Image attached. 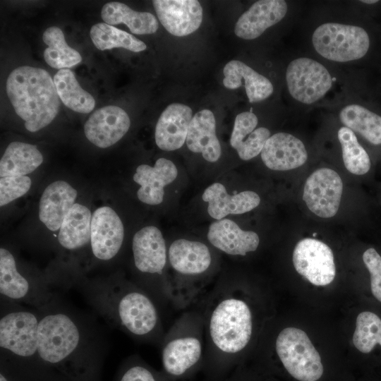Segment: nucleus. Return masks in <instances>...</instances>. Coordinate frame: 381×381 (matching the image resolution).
Returning <instances> with one entry per match:
<instances>
[{
    "label": "nucleus",
    "mask_w": 381,
    "mask_h": 381,
    "mask_svg": "<svg viewBox=\"0 0 381 381\" xmlns=\"http://www.w3.org/2000/svg\"><path fill=\"white\" fill-rule=\"evenodd\" d=\"M205 334L204 363L215 374L230 369L249 345L253 313L249 303L231 284H218L203 297Z\"/></svg>",
    "instance_id": "f257e3e1"
},
{
    "label": "nucleus",
    "mask_w": 381,
    "mask_h": 381,
    "mask_svg": "<svg viewBox=\"0 0 381 381\" xmlns=\"http://www.w3.org/2000/svg\"><path fill=\"white\" fill-rule=\"evenodd\" d=\"M88 298L111 324L141 340L162 341L164 334L152 296L126 284L97 285Z\"/></svg>",
    "instance_id": "f03ea898"
},
{
    "label": "nucleus",
    "mask_w": 381,
    "mask_h": 381,
    "mask_svg": "<svg viewBox=\"0 0 381 381\" xmlns=\"http://www.w3.org/2000/svg\"><path fill=\"white\" fill-rule=\"evenodd\" d=\"M6 92L30 132L46 127L59 113L60 98L54 80L44 69L30 66L15 68L7 78Z\"/></svg>",
    "instance_id": "7ed1b4c3"
},
{
    "label": "nucleus",
    "mask_w": 381,
    "mask_h": 381,
    "mask_svg": "<svg viewBox=\"0 0 381 381\" xmlns=\"http://www.w3.org/2000/svg\"><path fill=\"white\" fill-rule=\"evenodd\" d=\"M168 263L175 277L167 282L169 301L185 308L201 300L206 294L197 279L205 274L212 265V255L202 242L179 238L168 248Z\"/></svg>",
    "instance_id": "20e7f679"
},
{
    "label": "nucleus",
    "mask_w": 381,
    "mask_h": 381,
    "mask_svg": "<svg viewBox=\"0 0 381 381\" xmlns=\"http://www.w3.org/2000/svg\"><path fill=\"white\" fill-rule=\"evenodd\" d=\"M161 344L163 370L171 380L184 378L202 365L206 343L200 311L183 313L164 334Z\"/></svg>",
    "instance_id": "39448f33"
},
{
    "label": "nucleus",
    "mask_w": 381,
    "mask_h": 381,
    "mask_svg": "<svg viewBox=\"0 0 381 381\" xmlns=\"http://www.w3.org/2000/svg\"><path fill=\"white\" fill-rule=\"evenodd\" d=\"M310 40L313 49L322 59L344 64L363 59L370 46V36L363 27L336 21L318 25Z\"/></svg>",
    "instance_id": "423d86ee"
},
{
    "label": "nucleus",
    "mask_w": 381,
    "mask_h": 381,
    "mask_svg": "<svg viewBox=\"0 0 381 381\" xmlns=\"http://www.w3.org/2000/svg\"><path fill=\"white\" fill-rule=\"evenodd\" d=\"M275 351L284 372L295 381H322L325 368L319 352L301 329H283L275 341Z\"/></svg>",
    "instance_id": "0eeeda50"
},
{
    "label": "nucleus",
    "mask_w": 381,
    "mask_h": 381,
    "mask_svg": "<svg viewBox=\"0 0 381 381\" xmlns=\"http://www.w3.org/2000/svg\"><path fill=\"white\" fill-rule=\"evenodd\" d=\"M285 80L291 99L305 106L320 103L337 83L336 77L328 68L308 56L294 58L288 64Z\"/></svg>",
    "instance_id": "6e6552de"
},
{
    "label": "nucleus",
    "mask_w": 381,
    "mask_h": 381,
    "mask_svg": "<svg viewBox=\"0 0 381 381\" xmlns=\"http://www.w3.org/2000/svg\"><path fill=\"white\" fill-rule=\"evenodd\" d=\"M40 318L28 310L11 311L0 320L1 349L22 358L38 355Z\"/></svg>",
    "instance_id": "1a4fd4ad"
},
{
    "label": "nucleus",
    "mask_w": 381,
    "mask_h": 381,
    "mask_svg": "<svg viewBox=\"0 0 381 381\" xmlns=\"http://www.w3.org/2000/svg\"><path fill=\"white\" fill-rule=\"evenodd\" d=\"M293 264L296 272L315 286H325L334 279L336 267L331 248L318 239L306 238L294 250Z\"/></svg>",
    "instance_id": "9d476101"
},
{
    "label": "nucleus",
    "mask_w": 381,
    "mask_h": 381,
    "mask_svg": "<svg viewBox=\"0 0 381 381\" xmlns=\"http://www.w3.org/2000/svg\"><path fill=\"white\" fill-rule=\"evenodd\" d=\"M343 182L334 170L323 167L306 179L303 199L308 208L322 218L334 217L339 208Z\"/></svg>",
    "instance_id": "9b49d317"
},
{
    "label": "nucleus",
    "mask_w": 381,
    "mask_h": 381,
    "mask_svg": "<svg viewBox=\"0 0 381 381\" xmlns=\"http://www.w3.org/2000/svg\"><path fill=\"white\" fill-rule=\"evenodd\" d=\"M124 236L123 223L109 207L97 208L92 215L90 244L93 255L109 260L120 250Z\"/></svg>",
    "instance_id": "f8f14e48"
},
{
    "label": "nucleus",
    "mask_w": 381,
    "mask_h": 381,
    "mask_svg": "<svg viewBox=\"0 0 381 381\" xmlns=\"http://www.w3.org/2000/svg\"><path fill=\"white\" fill-rule=\"evenodd\" d=\"M131 125L128 114L121 107L108 105L97 109L84 126L87 139L100 148L117 143L128 132Z\"/></svg>",
    "instance_id": "ddd939ff"
},
{
    "label": "nucleus",
    "mask_w": 381,
    "mask_h": 381,
    "mask_svg": "<svg viewBox=\"0 0 381 381\" xmlns=\"http://www.w3.org/2000/svg\"><path fill=\"white\" fill-rule=\"evenodd\" d=\"M135 267L143 274L162 276L168 262V250L161 231L147 226L138 231L132 241Z\"/></svg>",
    "instance_id": "4468645a"
},
{
    "label": "nucleus",
    "mask_w": 381,
    "mask_h": 381,
    "mask_svg": "<svg viewBox=\"0 0 381 381\" xmlns=\"http://www.w3.org/2000/svg\"><path fill=\"white\" fill-rule=\"evenodd\" d=\"M152 4L162 25L174 36L188 35L202 23V8L198 1L155 0Z\"/></svg>",
    "instance_id": "2eb2a0df"
},
{
    "label": "nucleus",
    "mask_w": 381,
    "mask_h": 381,
    "mask_svg": "<svg viewBox=\"0 0 381 381\" xmlns=\"http://www.w3.org/2000/svg\"><path fill=\"white\" fill-rule=\"evenodd\" d=\"M288 9V4L284 0L258 1L239 17L234 32L243 40L256 39L267 29L282 21Z\"/></svg>",
    "instance_id": "dca6fc26"
},
{
    "label": "nucleus",
    "mask_w": 381,
    "mask_h": 381,
    "mask_svg": "<svg viewBox=\"0 0 381 381\" xmlns=\"http://www.w3.org/2000/svg\"><path fill=\"white\" fill-rule=\"evenodd\" d=\"M264 164L274 171H288L303 165L308 159L304 143L295 135L279 132L271 135L261 151Z\"/></svg>",
    "instance_id": "f3484780"
},
{
    "label": "nucleus",
    "mask_w": 381,
    "mask_h": 381,
    "mask_svg": "<svg viewBox=\"0 0 381 381\" xmlns=\"http://www.w3.org/2000/svg\"><path fill=\"white\" fill-rule=\"evenodd\" d=\"M178 170L169 159L159 158L153 167L141 164L136 168L133 181L140 186L138 198L143 202L157 205L164 199V188L177 177Z\"/></svg>",
    "instance_id": "a211bd4d"
},
{
    "label": "nucleus",
    "mask_w": 381,
    "mask_h": 381,
    "mask_svg": "<svg viewBox=\"0 0 381 381\" xmlns=\"http://www.w3.org/2000/svg\"><path fill=\"white\" fill-rule=\"evenodd\" d=\"M210 244L229 255L245 256L257 250L260 238L254 231H244L234 221L222 219L212 222L207 234Z\"/></svg>",
    "instance_id": "6ab92c4d"
},
{
    "label": "nucleus",
    "mask_w": 381,
    "mask_h": 381,
    "mask_svg": "<svg viewBox=\"0 0 381 381\" xmlns=\"http://www.w3.org/2000/svg\"><path fill=\"white\" fill-rule=\"evenodd\" d=\"M0 292L8 298L39 308L44 307L49 299L34 290L30 282L18 272L14 256L4 248L0 249Z\"/></svg>",
    "instance_id": "aec40b11"
},
{
    "label": "nucleus",
    "mask_w": 381,
    "mask_h": 381,
    "mask_svg": "<svg viewBox=\"0 0 381 381\" xmlns=\"http://www.w3.org/2000/svg\"><path fill=\"white\" fill-rule=\"evenodd\" d=\"M192 109L187 105L171 104L160 115L155 127V143L165 151L179 149L186 140Z\"/></svg>",
    "instance_id": "412c9836"
},
{
    "label": "nucleus",
    "mask_w": 381,
    "mask_h": 381,
    "mask_svg": "<svg viewBox=\"0 0 381 381\" xmlns=\"http://www.w3.org/2000/svg\"><path fill=\"white\" fill-rule=\"evenodd\" d=\"M202 198L208 203L209 215L219 220L229 214H239L248 212L260 203L258 193L252 190H244L234 195L228 194L226 188L220 183H214L203 192Z\"/></svg>",
    "instance_id": "4be33fe9"
},
{
    "label": "nucleus",
    "mask_w": 381,
    "mask_h": 381,
    "mask_svg": "<svg viewBox=\"0 0 381 381\" xmlns=\"http://www.w3.org/2000/svg\"><path fill=\"white\" fill-rule=\"evenodd\" d=\"M77 191L64 181H56L44 190L40 201L39 217L50 231L60 229L62 222L75 204Z\"/></svg>",
    "instance_id": "5701e85b"
},
{
    "label": "nucleus",
    "mask_w": 381,
    "mask_h": 381,
    "mask_svg": "<svg viewBox=\"0 0 381 381\" xmlns=\"http://www.w3.org/2000/svg\"><path fill=\"white\" fill-rule=\"evenodd\" d=\"M223 73L224 85L232 90L244 87L250 103L263 101L274 92V86L267 77L241 61L232 60L228 62Z\"/></svg>",
    "instance_id": "b1692460"
},
{
    "label": "nucleus",
    "mask_w": 381,
    "mask_h": 381,
    "mask_svg": "<svg viewBox=\"0 0 381 381\" xmlns=\"http://www.w3.org/2000/svg\"><path fill=\"white\" fill-rule=\"evenodd\" d=\"M186 142L191 152L201 153L206 161H218L222 150L216 135L215 118L210 110H201L192 117Z\"/></svg>",
    "instance_id": "393cba45"
},
{
    "label": "nucleus",
    "mask_w": 381,
    "mask_h": 381,
    "mask_svg": "<svg viewBox=\"0 0 381 381\" xmlns=\"http://www.w3.org/2000/svg\"><path fill=\"white\" fill-rule=\"evenodd\" d=\"M92 214L85 205L75 203L65 216L58 240L68 250H77L90 242Z\"/></svg>",
    "instance_id": "a878e982"
},
{
    "label": "nucleus",
    "mask_w": 381,
    "mask_h": 381,
    "mask_svg": "<svg viewBox=\"0 0 381 381\" xmlns=\"http://www.w3.org/2000/svg\"><path fill=\"white\" fill-rule=\"evenodd\" d=\"M101 16L105 23L110 25L125 24L132 33L136 35L152 34L159 28L158 21L153 14L135 11L120 2L105 4L102 8Z\"/></svg>",
    "instance_id": "bb28decb"
},
{
    "label": "nucleus",
    "mask_w": 381,
    "mask_h": 381,
    "mask_svg": "<svg viewBox=\"0 0 381 381\" xmlns=\"http://www.w3.org/2000/svg\"><path fill=\"white\" fill-rule=\"evenodd\" d=\"M339 119L344 126L374 145H381V116L356 103L342 107Z\"/></svg>",
    "instance_id": "cd10ccee"
},
{
    "label": "nucleus",
    "mask_w": 381,
    "mask_h": 381,
    "mask_svg": "<svg viewBox=\"0 0 381 381\" xmlns=\"http://www.w3.org/2000/svg\"><path fill=\"white\" fill-rule=\"evenodd\" d=\"M42 162V155L35 145L12 142L1 159L0 176H25L34 171Z\"/></svg>",
    "instance_id": "c85d7f7f"
},
{
    "label": "nucleus",
    "mask_w": 381,
    "mask_h": 381,
    "mask_svg": "<svg viewBox=\"0 0 381 381\" xmlns=\"http://www.w3.org/2000/svg\"><path fill=\"white\" fill-rule=\"evenodd\" d=\"M54 82L60 99L68 108L82 114H88L94 109V97L80 87L70 69L58 71Z\"/></svg>",
    "instance_id": "c756f323"
},
{
    "label": "nucleus",
    "mask_w": 381,
    "mask_h": 381,
    "mask_svg": "<svg viewBox=\"0 0 381 381\" xmlns=\"http://www.w3.org/2000/svg\"><path fill=\"white\" fill-rule=\"evenodd\" d=\"M42 40L47 45L44 51V59L52 68L59 70L68 68L82 61L79 52L67 44L63 31L59 28H48L43 33Z\"/></svg>",
    "instance_id": "7c9ffc66"
},
{
    "label": "nucleus",
    "mask_w": 381,
    "mask_h": 381,
    "mask_svg": "<svg viewBox=\"0 0 381 381\" xmlns=\"http://www.w3.org/2000/svg\"><path fill=\"white\" fill-rule=\"evenodd\" d=\"M90 36L94 45L99 50L123 48L139 52L147 48L143 41L133 35L105 23L92 25Z\"/></svg>",
    "instance_id": "2f4dec72"
},
{
    "label": "nucleus",
    "mask_w": 381,
    "mask_h": 381,
    "mask_svg": "<svg viewBox=\"0 0 381 381\" xmlns=\"http://www.w3.org/2000/svg\"><path fill=\"white\" fill-rule=\"evenodd\" d=\"M337 137L346 169L355 175L367 174L371 167L370 158L356 134L347 127L342 126L337 132Z\"/></svg>",
    "instance_id": "473e14b6"
},
{
    "label": "nucleus",
    "mask_w": 381,
    "mask_h": 381,
    "mask_svg": "<svg viewBox=\"0 0 381 381\" xmlns=\"http://www.w3.org/2000/svg\"><path fill=\"white\" fill-rule=\"evenodd\" d=\"M353 343L363 353H369L377 344L381 346V319L378 315L370 311L358 314Z\"/></svg>",
    "instance_id": "72a5a7b5"
},
{
    "label": "nucleus",
    "mask_w": 381,
    "mask_h": 381,
    "mask_svg": "<svg viewBox=\"0 0 381 381\" xmlns=\"http://www.w3.org/2000/svg\"><path fill=\"white\" fill-rule=\"evenodd\" d=\"M31 180L27 176L0 179V206L3 207L25 195L30 188Z\"/></svg>",
    "instance_id": "f704fd0d"
},
{
    "label": "nucleus",
    "mask_w": 381,
    "mask_h": 381,
    "mask_svg": "<svg viewBox=\"0 0 381 381\" xmlns=\"http://www.w3.org/2000/svg\"><path fill=\"white\" fill-rule=\"evenodd\" d=\"M270 131L265 127L255 128L236 150L243 160H249L261 153L265 143L270 137Z\"/></svg>",
    "instance_id": "c9c22d12"
},
{
    "label": "nucleus",
    "mask_w": 381,
    "mask_h": 381,
    "mask_svg": "<svg viewBox=\"0 0 381 381\" xmlns=\"http://www.w3.org/2000/svg\"><path fill=\"white\" fill-rule=\"evenodd\" d=\"M363 261L370 276V289L374 297L381 302V256L370 248L363 254Z\"/></svg>",
    "instance_id": "e433bc0d"
},
{
    "label": "nucleus",
    "mask_w": 381,
    "mask_h": 381,
    "mask_svg": "<svg viewBox=\"0 0 381 381\" xmlns=\"http://www.w3.org/2000/svg\"><path fill=\"white\" fill-rule=\"evenodd\" d=\"M120 381H159L156 374L143 364L129 366L123 373Z\"/></svg>",
    "instance_id": "4c0bfd02"
},
{
    "label": "nucleus",
    "mask_w": 381,
    "mask_h": 381,
    "mask_svg": "<svg viewBox=\"0 0 381 381\" xmlns=\"http://www.w3.org/2000/svg\"><path fill=\"white\" fill-rule=\"evenodd\" d=\"M361 3L368 4H373L377 3L378 1L377 0H365V1H361Z\"/></svg>",
    "instance_id": "58836bf2"
},
{
    "label": "nucleus",
    "mask_w": 381,
    "mask_h": 381,
    "mask_svg": "<svg viewBox=\"0 0 381 381\" xmlns=\"http://www.w3.org/2000/svg\"><path fill=\"white\" fill-rule=\"evenodd\" d=\"M0 381H8V380L5 377V376L1 373L0 375Z\"/></svg>",
    "instance_id": "ea45409f"
},
{
    "label": "nucleus",
    "mask_w": 381,
    "mask_h": 381,
    "mask_svg": "<svg viewBox=\"0 0 381 381\" xmlns=\"http://www.w3.org/2000/svg\"><path fill=\"white\" fill-rule=\"evenodd\" d=\"M227 381H243V380H238V379H235V378H232V379L230 378V379L228 380Z\"/></svg>",
    "instance_id": "a19ab883"
}]
</instances>
